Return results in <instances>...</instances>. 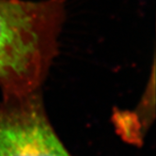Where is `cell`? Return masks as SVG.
<instances>
[{"label":"cell","instance_id":"6da1fadb","mask_svg":"<svg viewBox=\"0 0 156 156\" xmlns=\"http://www.w3.org/2000/svg\"><path fill=\"white\" fill-rule=\"evenodd\" d=\"M65 20L64 0H0L2 96L41 90Z\"/></svg>","mask_w":156,"mask_h":156},{"label":"cell","instance_id":"7a4b0ae2","mask_svg":"<svg viewBox=\"0 0 156 156\" xmlns=\"http://www.w3.org/2000/svg\"><path fill=\"white\" fill-rule=\"evenodd\" d=\"M0 156H72L47 117L41 90L0 99Z\"/></svg>","mask_w":156,"mask_h":156}]
</instances>
